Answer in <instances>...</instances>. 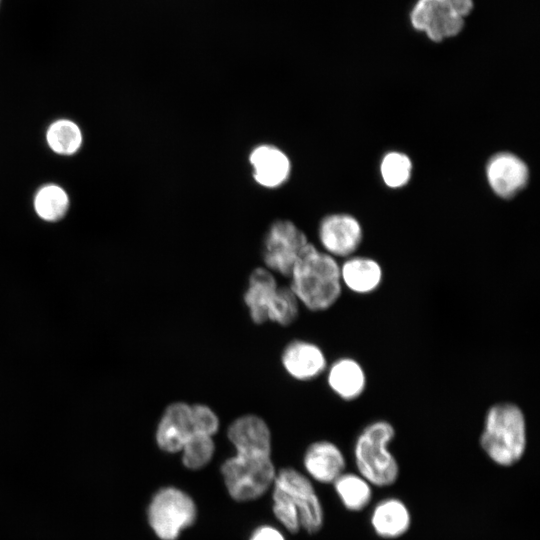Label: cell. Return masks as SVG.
<instances>
[{
  "label": "cell",
  "mask_w": 540,
  "mask_h": 540,
  "mask_svg": "<svg viewBox=\"0 0 540 540\" xmlns=\"http://www.w3.org/2000/svg\"><path fill=\"white\" fill-rule=\"evenodd\" d=\"M290 289L299 303L313 312L331 308L342 294L340 265L336 258L308 243L297 259Z\"/></svg>",
  "instance_id": "obj_1"
},
{
  "label": "cell",
  "mask_w": 540,
  "mask_h": 540,
  "mask_svg": "<svg viewBox=\"0 0 540 540\" xmlns=\"http://www.w3.org/2000/svg\"><path fill=\"white\" fill-rule=\"evenodd\" d=\"M479 443L496 465L517 464L527 448V422L521 407L512 402L491 405L485 414Z\"/></svg>",
  "instance_id": "obj_2"
},
{
  "label": "cell",
  "mask_w": 540,
  "mask_h": 540,
  "mask_svg": "<svg viewBox=\"0 0 540 540\" xmlns=\"http://www.w3.org/2000/svg\"><path fill=\"white\" fill-rule=\"evenodd\" d=\"M394 437V426L384 419L370 422L357 435L353 446L357 473L372 486L388 487L399 477L398 461L389 449Z\"/></svg>",
  "instance_id": "obj_3"
},
{
  "label": "cell",
  "mask_w": 540,
  "mask_h": 540,
  "mask_svg": "<svg viewBox=\"0 0 540 540\" xmlns=\"http://www.w3.org/2000/svg\"><path fill=\"white\" fill-rule=\"evenodd\" d=\"M243 299L255 324L271 321L288 326L299 314V301L293 291L278 286L274 273L266 267L252 270Z\"/></svg>",
  "instance_id": "obj_4"
},
{
  "label": "cell",
  "mask_w": 540,
  "mask_h": 540,
  "mask_svg": "<svg viewBox=\"0 0 540 540\" xmlns=\"http://www.w3.org/2000/svg\"><path fill=\"white\" fill-rule=\"evenodd\" d=\"M221 473L229 495L236 501L257 499L276 476L270 454L256 452H236L224 461Z\"/></svg>",
  "instance_id": "obj_5"
},
{
  "label": "cell",
  "mask_w": 540,
  "mask_h": 540,
  "mask_svg": "<svg viewBox=\"0 0 540 540\" xmlns=\"http://www.w3.org/2000/svg\"><path fill=\"white\" fill-rule=\"evenodd\" d=\"M196 514L193 499L175 487L157 491L148 507L149 524L161 540H176L194 523Z\"/></svg>",
  "instance_id": "obj_6"
},
{
  "label": "cell",
  "mask_w": 540,
  "mask_h": 540,
  "mask_svg": "<svg viewBox=\"0 0 540 540\" xmlns=\"http://www.w3.org/2000/svg\"><path fill=\"white\" fill-rule=\"evenodd\" d=\"M308 243L306 234L292 220H274L262 241L261 256L265 267L273 273L290 277L297 259Z\"/></svg>",
  "instance_id": "obj_7"
},
{
  "label": "cell",
  "mask_w": 540,
  "mask_h": 540,
  "mask_svg": "<svg viewBox=\"0 0 540 540\" xmlns=\"http://www.w3.org/2000/svg\"><path fill=\"white\" fill-rule=\"evenodd\" d=\"M274 486L282 489L295 505L300 525L308 533L318 532L324 523V511L310 480L294 468H283L275 476Z\"/></svg>",
  "instance_id": "obj_8"
},
{
  "label": "cell",
  "mask_w": 540,
  "mask_h": 540,
  "mask_svg": "<svg viewBox=\"0 0 540 540\" xmlns=\"http://www.w3.org/2000/svg\"><path fill=\"white\" fill-rule=\"evenodd\" d=\"M412 26L433 42L458 35L464 19L456 15L445 0H418L410 15Z\"/></svg>",
  "instance_id": "obj_9"
},
{
  "label": "cell",
  "mask_w": 540,
  "mask_h": 540,
  "mask_svg": "<svg viewBox=\"0 0 540 540\" xmlns=\"http://www.w3.org/2000/svg\"><path fill=\"white\" fill-rule=\"evenodd\" d=\"M318 238L327 254L334 258L350 257L359 248L363 233L356 218L345 213H334L320 221Z\"/></svg>",
  "instance_id": "obj_10"
},
{
  "label": "cell",
  "mask_w": 540,
  "mask_h": 540,
  "mask_svg": "<svg viewBox=\"0 0 540 540\" xmlns=\"http://www.w3.org/2000/svg\"><path fill=\"white\" fill-rule=\"evenodd\" d=\"M253 180L261 187L276 189L284 185L292 171V163L280 147L261 143L254 146L248 154Z\"/></svg>",
  "instance_id": "obj_11"
},
{
  "label": "cell",
  "mask_w": 540,
  "mask_h": 540,
  "mask_svg": "<svg viewBox=\"0 0 540 540\" xmlns=\"http://www.w3.org/2000/svg\"><path fill=\"white\" fill-rule=\"evenodd\" d=\"M486 176L490 188L501 198H511L527 184L529 170L526 163L510 152L493 155L486 166Z\"/></svg>",
  "instance_id": "obj_12"
},
{
  "label": "cell",
  "mask_w": 540,
  "mask_h": 540,
  "mask_svg": "<svg viewBox=\"0 0 540 540\" xmlns=\"http://www.w3.org/2000/svg\"><path fill=\"white\" fill-rule=\"evenodd\" d=\"M191 404L170 403L163 411L156 429L159 448L168 453L180 452L187 440L195 435Z\"/></svg>",
  "instance_id": "obj_13"
},
{
  "label": "cell",
  "mask_w": 540,
  "mask_h": 540,
  "mask_svg": "<svg viewBox=\"0 0 540 540\" xmlns=\"http://www.w3.org/2000/svg\"><path fill=\"white\" fill-rule=\"evenodd\" d=\"M281 362L285 371L300 381L315 379L327 368L323 350L313 342L300 339L293 340L285 346Z\"/></svg>",
  "instance_id": "obj_14"
},
{
  "label": "cell",
  "mask_w": 540,
  "mask_h": 540,
  "mask_svg": "<svg viewBox=\"0 0 540 540\" xmlns=\"http://www.w3.org/2000/svg\"><path fill=\"white\" fill-rule=\"evenodd\" d=\"M303 463L307 473L320 483H333L345 472L346 467L342 450L327 440L310 444L305 451Z\"/></svg>",
  "instance_id": "obj_15"
},
{
  "label": "cell",
  "mask_w": 540,
  "mask_h": 540,
  "mask_svg": "<svg viewBox=\"0 0 540 540\" xmlns=\"http://www.w3.org/2000/svg\"><path fill=\"white\" fill-rule=\"evenodd\" d=\"M227 437L236 452L271 454V432L258 415L245 414L236 418L228 427Z\"/></svg>",
  "instance_id": "obj_16"
},
{
  "label": "cell",
  "mask_w": 540,
  "mask_h": 540,
  "mask_svg": "<svg viewBox=\"0 0 540 540\" xmlns=\"http://www.w3.org/2000/svg\"><path fill=\"white\" fill-rule=\"evenodd\" d=\"M411 513L401 499L387 497L375 504L370 515L374 533L383 539L403 536L411 526Z\"/></svg>",
  "instance_id": "obj_17"
},
{
  "label": "cell",
  "mask_w": 540,
  "mask_h": 540,
  "mask_svg": "<svg viewBox=\"0 0 540 540\" xmlns=\"http://www.w3.org/2000/svg\"><path fill=\"white\" fill-rule=\"evenodd\" d=\"M327 383L339 398L353 401L364 393L367 376L363 366L356 359L341 357L328 368Z\"/></svg>",
  "instance_id": "obj_18"
},
{
  "label": "cell",
  "mask_w": 540,
  "mask_h": 540,
  "mask_svg": "<svg viewBox=\"0 0 540 540\" xmlns=\"http://www.w3.org/2000/svg\"><path fill=\"white\" fill-rule=\"evenodd\" d=\"M340 277L342 286L353 293L366 295L381 286L383 269L375 259L350 256L340 265Z\"/></svg>",
  "instance_id": "obj_19"
},
{
  "label": "cell",
  "mask_w": 540,
  "mask_h": 540,
  "mask_svg": "<svg viewBox=\"0 0 540 540\" xmlns=\"http://www.w3.org/2000/svg\"><path fill=\"white\" fill-rule=\"evenodd\" d=\"M333 485L341 503L349 511H362L372 500V485L359 473L343 472Z\"/></svg>",
  "instance_id": "obj_20"
},
{
  "label": "cell",
  "mask_w": 540,
  "mask_h": 540,
  "mask_svg": "<svg viewBox=\"0 0 540 540\" xmlns=\"http://www.w3.org/2000/svg\"><path fill=\"white\" fill-rule=\"evenodd\" d=\"M380 173L384 183L388 187H403L411 178L412 162L404 153L397 151L389 152L381 161Z\"/></svg>",
  "instance_id": "obj_21"
},
{
  "label": "cell",
  "mask_w": 540,
  "mask_h": 540,
  "mask_svg": "<svg viewBox=\"0 0 540 540\" xmlns=\"http://www.w3.org/2000/svg\"><path fill=\"white\" fill-rule=\"evenodd\" d=\"M214 451L215 444L212 436L195 434L181 449L183 465L192 470L200 469L210 462Z\"/></svg>",
  "instance_id": "obj_22"
},
{
  "label": "cell",
  "mask_w": 540,
  "mask_h": 540,
  "mask_svg": "<svg viewBox=\"0 0 540 540\" xmlns=\"http://www.w3.org/2000/svg\"><path fill=\"white\" fill-rule=\"evenodd\" d=\"M68 207L67 194L54 185L42 188L35 198V209L38 215L48 221L61 218Z\"/></svg>",
  "instance_id": "obj_23"
},
{
  "label": "cell",
  "mask_w": 540,
  "mask_h": 540,
  "mask_svg": "<svg viewBox=\"0 0 540 540\" xmlns=\"http://www.w3.org/2000/svg\"><path fill=\"white\" fill-rule=\"evenodd\" d=\"M50 147L57 153H74L81 144V133L76 124L60 120L51 125L47 133Z\"/></svg>",
  "instance_id": "obj_24"
},
{
  "label": "cell",
  "mask_w": 540,
  "mask_h": 540,
  "mask_svg": "<svg viewBox=\"0 0 540 540\" xmlns=\"http://www.w3.org/2000/svg\"><path fill=\"white\" fill-rule=\"evenodd\" d=\"M273 512L276 518L292 533H296L300 525L299 513L290 497L282 489L274 486L272 493Z\"/></svg>",
  "instance_id": "obj_25"
},
{
  "label": "cell",
  "mask_w": 540,
  "mask_h": 540,
  "mask_svg": "<svg viewBox=\"0 0 540 540\" xmlns=\"http://www.w3.org/2000/svg\"><path fill=\"white\" fill-rule=\"evenodd\" d=\"M193 424L196 434L214 436L219 429L217 414L205 404H191Z\"/></svg>",
  "instance_id": "obj_26"
},
{
  "label": "cell",
  "mask_w": 540,
  "mask_h": 540,
  "mask_svg": "<svg viewBox=\"0 0 540 540\" xmlns=\"http://www.w3.org/2000/svg\"><path fill=\"white\" fill-rule=\"evenodd\" d=\"M250 540H285V538L277 529L261 526L253 532Z\"/></svg>",
  "instance_id": "obj_27"
},
{
  "label": "cell",
  "mask_w": 540,
  "mask_h": 540,
  "mask_svg": "<svg viewBox=\"0 0 540 540\" xmlns=\"http://www.w3.org/2000/svg\"><path fill=\"white\" fill-rule=\"evenodd\" d=\"M449 8L458 16L464 19L473 10L472 0H445Z\"/></svg>",
  "instance_id": "obj_28"
}]
</instances>
